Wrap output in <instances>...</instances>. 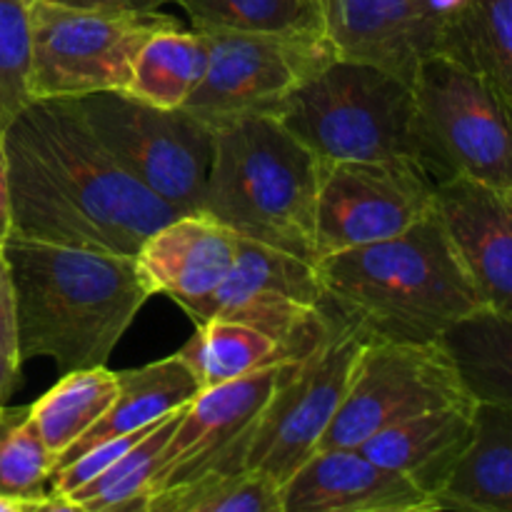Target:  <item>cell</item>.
Listing matches in <instances>:
<instances>
[{
  "label": "cell",
  "mask_w": 512,
  "mask_h": 512,
  "mask_svg": "<svg viewBox=\"0 0 512 512\" xmlns=\"http://www.w3.org/2000/svg\"><path fill=\"white\" fill-rule=\"evenodd\" d=\"M13 233L135 255L178 210L130 178L70 100H33L5 128Z\"/></svg>",
  "instance_id": "1"
},
{
  "label": "cell",
  "mask_w": 512,
  "mask_h": 512,
  "mask_svg": "<svg viewBox=\"0 0 512 512\" xmlns=\"http://www.w3.org/2000/svg\"><path fill=\"white\" fill-rule=\"evenodd\" d=\"M18 300L20 360L60 373L108 363L155 295L135 255L10 235L3 248Z\"/></svg>",
  "instance_id": "2"
},
{
  "label": "cell",
  "mask_w": 512,
  "mask_h": 512,
  "mask_svg": "<svg viewBox=\"0 0 512 512\" xmlns=\"http://www.w3.org/2000/svg\"><path fill=\"white\" fill-rule=\"evenodd\" d=\"M315 273L330 308L368 338L440 343L485 308L435 210L395 238L318 258Z\"/></svg>",
  "instance_id": "3"
},
{
  "label": "cell",
  "mask_w": 512,
  "mask_h": 512,
  "mask_svg": "<svg viewBox=\"0 0 512 512\" xmlns=\"http://www.w3.org/2000/svg\"><path fill=\"white\" fill-rule=\"evenodd\" d=\"M323 165L278 115L220 120L203 213L235 235L315 263Z\"/></svg>",
  "instance_id": "4"
},
{
  "label": "cell",
  "mask_w": 512,
  "mask_h": 512,
  "mask_svg": "<svg viewBox=\"0 0 512 512\" xmlns=\"http://www.w3.org/2000/svg\"><path fill=\"white\" fill-rule=\"evenodd\" d=\"M278 118L323 163L418 160L413 85L375 65L333 60L285 100Z\"/></svg>",
  "instance_id": "5"
},
{
  "label": "cell",
  "mask_w": 512,
  "mask_h": 512,
  "mask_svg": "<svg viewBox=\"0 0 512 512\" xmlns=\"http://www.w3.org/2000/svg\"><path fill=\"white\" fill-rule=\"evenodd\" d=\"M418 160L435 183L478 180L512 188V100L448 55H430L413 78Z\"/></svg>",
  "instance_id": "6"
},
{
  "label": "cell",
  "mask_w": 512,
  "mask_h": 512,
  "mask_svg": "<svg viewBox=\"0 0 512 512\" xmlns=\"http://www.w3.org/2000/svg\"><path fill=\"white\" fill-rule=\"evenodd\" d=\"M70 103L130 178L178 213L203 210L213 123L185 108H155L123 90H100Z\"/></svg>",
  "instance_id": "7"
},
{
  "label": "cell",
  "mask_w": 512,
  "mask_h": 512,
  "mask_svg": "<svg viewBox=\"0 0 512 512\" xmlns=\"http://www.w3.org/2000/svg\"><path fill=\"white\" fill-rule=\"evenodd\" d=\"M173 25L180 23L158 10L128 13L30 0V95L73 100L125 90L145 40Z\"/></svg>",
  "instance_id": "8"
},
{
  "label": "cell",
  "mask_w": 512,
  "mask_h": 512,
  "mask_svg": "<svg viewBox=\"0 0 512 512\" xmlns=\"http://www.w3.org/2000/svg\"><path fill=\"white\" fill-rule=\"evenodd\" d=\"M368 335L338 315L330 333L298 360H290L253 428L240 440L233 468L255 470L283 488L315 453L338 413L355 360Z\"/></svg>",
  "instance_id": "9"
},
{
  "label": "cell",
  "mask_w": 512,
  "mask_h": 512,
  "mask_svg": "<svg viewBox=\"0 0 512 512\" xmlns=\"http://www.w3.org/2000/svg\"><path fill=\"white\" fill-rule=\"evenodd\" d=\"M203 33L210 45L208 70L183 108L213 125L243 115H278L300 85L338 60V50L325 28Z\"/></svg>",
  "instance_id": "10"
},
{
  "label": "cell",
  "mask_w": 512,
  "mask_h": 512,
  "mask_svg": "<svg viewBox=\"0 0 512 512\" xmlns=\"http://www.w3.org/2000/svg\"><path fill=\"white\" fill-rule=\"evenodd\" d=\"M475 403L440 343L368 338L348 393L315 450L358 448L380 430L448 405Z\"/></svg>",
  "instance_id": "11"
},
{
  "label": "cell",
  "mask_w": 512,
  "mask_h": 512,
  "mask_svg": "<svg viewBox=\"0 0 512 512\" xmlns=\"http://www.w3.org/2000/svg\"><path fill=\"white\" fill-rule=\"evenodd\" d=\"M435 185L415 158L325 163L315 205V260L405 233L435 210Z\"/></svg>",
  "instance_id": "12"
},
{
  "label": "cell",
  "mask_w": 512,
  "mask_h": 512,
  "mask_svg": "<svg viewBox=\"0 0 512 512\" xmlns=\"http://www.w3.org/2000/svg\"><path fill=\"white\" fill-rule=\"evenodd\" d=\"M213 318L253 325L303 358L330 333L338 313L325 300L315 263L238 235L233 270L215 298Z\"/></svg>",
  "instance_id": "13"
},
{
  "label": "cell",
  "mask_w": 512,
  "mask_h": 512,
  "mask_svg": "<svg viewBox=\"0 0 512 512\" xmlns=\"http://www.w3.org/2000/svg\"><path fill=\"white\" fill-rule=\"evenodd\" d=\"M290 363V360H288ZM288 363L203 390L185 405L160 458L150 495L208 470H235L233 455L278 388Z\"/></svg>",
  "instance_id": "14"
},
{
  "label": "cell",
  "mask_w": 512,
  "mask_h": 512,
  "mask_svg": "<svg viewBox=\"0 0 512 512\" xmlns=\"http://www.w3.org/2000/svg\"><path fill=\"white\" fill-rule=\"evenodd\" d=\"M460 0H333L325 28L338 58L368 63L413 85L420 63L440 53Z\"/></svg>",
  "instance_id": "15"
},
{
  "label": "cell",
  "mask_w": 512,
  "mask_h": 512,
  "mask_svg": "<svg viewBox=\"0 0 512 512\" xmlns=\"http://www.w3.org/2000/svg\"><path fill=\"white\" fill-rule=\"evenodd\" d=\"M238 235L213 215L180 213L150 233L135 253L155 293L168 295L195 325L213 318V305L228 280Z\"/></svg>",
  "instance_id": "16"
},
{
  "label": "cell",
  "mask_w": 512,
  "mask_h": 512,
  "mask_svg": "<svg viewBox=\"0 0 512 512\" xmlns=\"http://www.w3.org/2000/svg\"><path fill=\"white\" fill-rule=\"evenodd\" d=\"M435 213L485 310L512 315V198L468 178L435 185Z\"/></svg>",
  "instance_id": "17"
},
{
  "label": "cell",
  "mask_w": 512,
  "mask_h": 512,
  "mask_svg": "<svg viewBox=\"0 0 512 512\" xmlns=\"http://www.w3.org/2000/svg\"><path fill=\"white\" fill-rule=\"evenodd\" d=\"M283 512H438V500L358 448L315 450L280 488Z\"/></svg>",
  "instance_id": "18"
},
{
  "label": "cell",
  "mask_w": 512,
  "mask_h": 512,
  "mask_svg": "<svg viewBox=\"0 0 512 512\" xmlns=\"http://www.w3.org/2000/svg\"><path fill=\"white\" fill-rule=\"evenodd\" d=\"M473 428L475 403L448 405L390 425L358 445V450L438 500L445 480L473 440Z\"/></svg>",
  "instance_id": "19"
},
{
  "label": "cell",
  "mask_w": 512,
  "mask_h": 512,
  "mask_svg": "<svg viewBox=\"0 0 512 512\" xmlns=\"http://www.w3.org/2000/svg\"><path fill=\"white\" fill-rule=\"evenodd\" d=\"M118 380L120 390L113 405L105 410L103 418L73 448H68L55 460L53 470L73 460L83 450L93 448L95 443L160 423L170 413L185 408L203 393V385L195 378L190 365L180 358V353L155 360V363L143 365V368L120 370Z\"/></svg>",
  "instance_id": "20"
},
{
  "label": "cell",
  "mask_w": 512,
  "mask_h": 512,
  "mask_svg": "<svg viewBox=\"0 0 512 512\" xmlns=\"http://www.w3.org/2000/svg\"><path fill=\"white\" fill-rule=\"evenodd\" d=\"M440 510L512 512V410L475 403L473 440L438 493Z\"/></svg>",
  "instance_id": "21"
},
{
  "label": "cell",
  "mask_w": 512,
  "mask_h": 512,
  "mask_svg": "<svg viewBox=\"0 0 512 512\" xmlns=\"http://www.w3.org/2000/svg\"><path fill=\"white\" fill-rule=\"evenodd\" d=\"M208 55L210 45L203 30H188L183 25L158 30L135 55L123 93L155 108H183L203 83Z\"/></svg>",
  "instance_id": "22"
},
{
  "label": "cell",
  "mask_w": 512,
  "mask_h": 512,
  "mask_svg": "<svg viewBox=\"0 0 512 512\" xmlns=\"http://www.w3.org/2000/svg\"><path fill=\"white\" fill-rule=\"evenodd\" d=\"M443 345L475 403L512 410V315L478 310L455 323Z\"/></svg>",
  "instance_id": "23"
},
{
  "label": "cell",
  "mask_w": 512,
  "mask_h": 512,
  "mask_svg": "<svg viewBox=\"0 0 512 512\" xmlns=\"http://www.w3.org/2000/svg\"><path fill=\"white\" fill-rule=\"evenodd\" d=\"M178 353L203 390L245 378L270 365L298 360L273 335L230 318H210L195 325L193 338Z\"/></svg>",
  "instance_id": "24"
},
{
  "label": "cell",
  "mask_w": 512,
  "mask_h": 512,
  "mask_svg": "<svg viewBox=\"0 0 512 512\" xmlns=\"http://www.w3.org/2000/svg\"><path fill=\"white\" fill-rule=\"evenodd\" d=\"M118 373L105 365L63 373V378L28 405V418L53 460L73 448L118 398ZM55 465V463H53Z\"/></svg>",
  "instance_id": "25"
},
{
  "label": "cell",
  "mask_w": 512,
  "mask_h": 512,
  "mask_svg": "<svg viewBox=\"0 0 512 512\" xmlns=\"http://www.w3.org/2000/svg\"><path fill=\"white\" fill-rule=\"evenodd\" d=\"M440 55L490 80L512 100V0H460Z\"/></svg>",
  "instance_id": "26"
},
{
  "label": "cell",
  "mask_w": 512,
  "mask_h": 512,
  "mask_svg": "<svg viewBox=\"0 0 512 512\" xmlns=\"http://www.w3.org/2000/svg\"><path fill=\"white\" fill-rule=\"evenodd\" d=\"M185 408L175 410L160 420L143 440L133 445L123 458L115 460L105 473L85 483L68 498L70 512H145V503L153 490L160 458L173 435Z\"/></svg>",
  "instance_id": "27"
},
{
  "label": "cell",
  "mask_w": 512,
  "mask_h": 512,
  "mask_svg": "<svg viewBox=\"0 0 512 512\" xmlns=\"http://www.w3.org/2000/svg\"><path fill=\"white\" fill-rule=\"evenodd\" d=\"M145 512H283V493L255 470H208L150 495Z\"/></svg>",
  "instance_id": "28"
},
{
  "label": "cell",
  "mask_w": 512,
  "mask_h": 512,
  "mask_svg": "<svg viewBox=\"0 0 512 512\" xmlns=\"http://www.w3.org/2000/svg\"><path fill=\"white\" fill-rule=\"evenodd\" d=\"M190 15L195 30L288 33L325 28L315 0H170ZM328 30V28H325Z\"/></svg>",
  "instance_id": "29"
},
{
  "label": "cell",
  "mask_w": 512,
  "mask_h": 512,
  "mask_svg": "<svg viewBox=\"0 0 512 512\" xmlns=\"http://www.w3.org/2000/svg\"><path fill=\"white\" fill-rule=\"evenodd\" d=\"M53 455L28 418V408L0 410V495H50Z\"/></svg>",
  "instance_id": "30"
},
{
  "label": "cell",
  "mask_w": 512,
  "mask_h": 512,
  "mask_svg": "<svg viewBox=\"0 0 512 512\" xmlns=\"http://www.w3.org/2000/svg\"><path fill=\"white\" fill-rule=\"evenodd\" d=\"M30 103V0H0V128Z\"/></svg>",
  "instance_id": "31"
},
{
  "label": "cell",
  "mask_w": 512,
  "mask_h": 512,
  "mask_svg": "<svg viewBox=\"0 0 512 512\" xmlns=\"http://www.w3.org/2000/svg\"><path fill=\"white\" fill-rule=\"evenodd\" d=\"M0 353L23 363L18 348V300L3 250H0Z\"/></svg>",
  "instance_id": "32"
},
{
  "label": "cell",
  "mask_w": 512,
  "mask_h": 512,
  "mask_svg": "<svg viewBox=\"0 0 512 512\" xmlns=\"http://www.w3.org/2000/svg\"><path fill=\"white\" fill-rule=\"evenodd\" d=\"M13 235V195H10V163L5 130L0 128V248Z\"/></svg>",
  "instance_id": "33"
},
{
  "label": "cell",
  "mask_w": 512,
  "mask_h": 512,
  "mask_svg": "<svg viewBox=\"0 0 512 512\" xmlns=\"http://www.w3.org/2000/svg\"><path fill=\"white\" fill-rule=\"evenodd\" d=\"M50 3L70 5V8L93 10H128V13H155L170 0H50Z\"/></svg>",
  "instance_id": "34"
},
{
  "label": "cell",
  "mask_w": 512,
  "mask_h": 512,
  "mask_svg": "<svg viewBox=\"0 0 512 512\" xmlns=\"http://www.w3.org/2000/svg\"><path fill=\"white\" fill-rule=\"evenodd\" d=\"M20 365L23 363L0 353V410L5 408V400H8V395L13 393L15 385H18Z\"/></svg>",
  "instance_id": "35"
},
{
  "label": "cell",
  "mask_w": 512,
  "mask_h": 512,
  "mask_svg": "<svg viewBox=\"0 0 512 512\" xmlns=\"http://www.w3.org/2000/svg\"><path fill=\"white\" fill-rule=\"evenodd\" d=\"M315 3L320 5V10H323V15H328L330 5H333V0H315Z\"/></svg>",
  "instance_id": "36"
},
{
  "label": "cell",
  "mask_w": 512,
  "mask_h": 512,
  "mask_svg": "<svg viewBox=\"0 0 512 512\" xmlns=\"http://www.w3.org/2000/svg\"><path fill=\"white\" fill-rule=\"evenodd\" d=\"M505 193H508V195H510V198H512V188H510V190H505Z\"/></svg>",
  "instance_id": "37"
}]
</instances>
